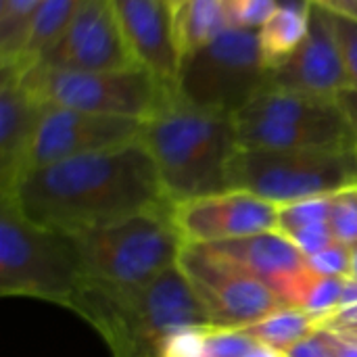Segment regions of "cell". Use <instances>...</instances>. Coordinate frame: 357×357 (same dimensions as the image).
Wrapping results in <instances>:
<instances>
[{
    "mask_svg": "<svg viewBox=\"0 0 357 357\" xmlns=\"http://www.w3.org/2000/svg\"><path fill=\"white\" fill-rule=\"evenodd\" d=\"M0 197H13L31 222L69 234L172 203L142 140L31 169L13 195Z\"/></svg>",
    "mask_w": 357,
    "mask_h": 357,
    "instance_id": "cell-1",
    "label": "cell"
},
{
    "mask_svg": "<svg viewBox=\"0 0 357 357\" xmlns=\"http://www.w3.org/2000/svg\"><path fill=\"white\" fill-rule=\"evenodd\" d=\"M67 310L102 337L111 357H163L176 331L209 324L178 266L138 289L84 278Z\"/></svg>",
    "mask_w": 357,
    "mask_h": 357,
    "instance_id": "cell-2",
    "label": "cell"
},
{
    "mask_svg": "<svg viewBox=\"0 0 357 357\" xmlns=\"http://www.w3.org/2000/svg\"><path fill=\"white\" fill-rule=\"evenodd\" d=\"M140 140L174 205L230 190V167L241 149L232 117L174 98L144 121Z\"/></svg>",
    "mask_w": 357,
    "mask_h": 357,
    "instance_id": "cell-3",
    "label": "cell"
},
{
    "mask_svg": "<svg viewBox=\"0 0 357 357\" xmlns=\"http://www.w3.org/2000/svg\"><path fill=\"white\" fill-rule=\"evenodd\" d=\"M84 282L75 234L31 222L13 197H0V295L69 307Z\"/></svg>",
    "mask_w": 357,
    "mask_h": 357,
    "instance_id": "cell-4",
    "label": "cell"
},
{
    "mask_svg": "<svg viewBox=\"0 0 357 357\" xmlns=\"http://www.w3.org/2000/svg\"><path fill=\"white\" fill-rule=\"evenodd\" d=\"M75 238L84 278L115 289H138L157 280L178 266L186 245L174 220V203L79 232Z\"/></svg>",
    "mask_w": 357,
    "mask_h": 357,
    "instance_id": "cell-5",
    "label": "cell"
},
{
    "mask_svg": "<svg viewBox=\"0 0 357 357\" xmlns=\"http://www.w3.org/2000/svg\"><path fill=\"white\" fill-rule=\"evenodd\" d=\"M241 149H349L351 123L337 98L268 86L234 117Z\"/></svg>",
    "mask_w": 357,
    "mask_h": 357,
    "instance_id": "cell-6",
    "label": "cell"
},
{
    "mask_svg": "<svg viewBox=\"0 0 357 357\" xmlns=\"http://www.w3.org/2000/svg\"><path fill=\"white\" fill-rule=\"evenodd\" d=\"M268 86L270 69L261 59L257 29L228 27L180 61L174 94L197 109L234 117Z\"/></svg>",
    "mask_w": 357,
    "mask_h": 357,
    "instance_id": "cell-7",
    "label": "cell"
},
{
    "mask_svg": "<svg viewBox=\"0 0 357 357\" xmlns=\"http://www.w3.org/2000/svg\"><path fill=\"white\" fill-rule=\"evenodd\" d=\"M356 182L357 146L238 149L230 167V190H247L274 205L326 197Z\"/></svg>",
    "mask_w": 357,
    "mask_h": 357,
    "instance_id": "cell-8",
    "label": "cell"
},
{
    "mask_svg": "<svg viewBox=\"0 0 357 357\" xmlns=\"http://www.w3.org/2000/svg\"><path fill=\"white\" fill-rule=\"evenodd\" d=\"M21 77L44 105L140 121L151 119L176 98L142 67L77 71L36 65Z\"/></svg>",
    "mask_w": 357,
    "mask_h": 357,
    "instance_id": "cell-9",
    "label": "cell"
},
{
    "mask_svg": "<svg viewBox=\"0 0 357 357\" xmlns=\"http://www.w3.org/2000/svg\"><path fill=\"white\" fill-rule=\"evenodd\" d=\"M178 268L213 326L247 328L287 307L272 287L211 245L186 243Z\"/></svg>",
    "mask_w": 357,
    "mask_h": 357,
    "instance_id": "cell-10",
    "label": "cell"
},
{
    "mask_svg": "<svg viewBox=\"0 0 357 357\" xmlns=\"http://www.w3.org/2000/svg\"><path fill=\"white\" fill-rule=\"evenodd\" d=\"M142 128L144 121L140 119L98 115L46 105L29 155L27 174L31 169L59 161L126 146L140 140Z\"/></svg>",
    "mask_w": 357,
    "mask_h": 357,
    "instance_id": "cell-11",
    "label": "cell"
},
{
    "mask_svg": "<svg viewBox=\"0 0 357 357\" xmlns=\"http://www.w3.org/2000/svg\"><path fill=\"white\" fill-rule=\"evenodd\" d=\"M38 65L77 71L138 67L123 38L113 0H84L63 36Z\"/></svg>",
    "mask_w": 357,
    "mask_h": 357,
    "instance_id": "cell-12",
    "label": "cell"
},
{
    "mask_svg": "<svg viewBox=\"0 0 357 357\" xmlns=\"http://www.w3.org/2000/svg\"><path fill=\"white\" fill-rule=\"evenodd\" d=\"M174 220L186 243L220 245L276 230L278 205L247 190H224L174 205Z\"/></svg>",
    "mask_w": 357,
    "mask_h": 357,
    "instance_id": "cell-13",
    "label": "cell"
},
{
    "mask_svg": "<svg viewBox=\"0 0 357 357\" xmlns=\"http://www.w3.org/2000/svg\"><path fill=\"white\" fill-rule=\"evenodd\" d=\"M270 86L320 98H337L351 88L339 40L322 8L314 6L303 44L282 67L270 73Z\"/></svg>",
    "mask_w": 357,
    "mask_h": 357,
    "instance_id": "cell-14",
    "label": "cell"
},
{
    "mask_svg": "<svg viewBox=\"0 0 357 357\" xmlns=\"http://www.w3.org/2000/svg\"><path fill=\"white\" fill-rule=\"evenodd\" d=\"M123 38L138 67L176 92L180 54L174 42L172 10L165 0H113ZM176 96V94H174Z\"/></svg>",
    "mask_w": 357,
    "mask_h": 357,
    "instance_id": "cell-15",
    "label": "cell"
},
{
    "mask_svg": "<svg viewBox=\"0 0 357 357\" xmlns=\"http://www.w3.org/2000/svg\"><path fill=\"white\" fill-rule=\"evenodd\" d=\"M44 111L21 75L0 73V195H13L25 178Z\"/></svg>",
    "mask_w": 357,
    "mask_h": 357,
    "instance_id": "cell-16",
    "label": "cell"
},
{
    "mask_svg": "<svg viewBox=\"0 0 357 357\" xmlns=\"http://www.w3.org/2000/svg\"><path fill=\"white\" fill-rule=\"evenodd\" d=\"M211 247L272 287L291 307L301 282L310 274L307 257L278 230H268Z\"/></svg>",
    "mask_w": 357,
    "mask_h": 357,
    "instance_id": "cell-17",
    "label": "cell"
},
{
    "mask_svg": "<svg viewBox=\"0 0 357 357\" xmlns=\"http://www.w3.org/2000/svg\"><path fill=\"white\" fill-rule=\"evenodd\" d=\"M82 2L84 0H42L25 29L19 50L15 56L0 63V73L25 75L33 69L50 46L63 36Z\"/></svg>",
    "mask_w": 357,
    "mask_h": 357,
    "instance_id": "cell-18",
    "label": "cell"
},
{
    "mask_svg": "<svg viewBox=\"0 0 357 357\" xmlns=\"http://www.w3.org/2000/svg\"><path fill=\"white\" fill-rule=\"evenodd\" d=\"M312 10L314 6L307 0H287L280 2L261 23L257 40L261 59L270 73L282 67L303 44L312 25Z\"/></svg>",
    "mask_w": 357,
    "mask_h": 357,
    "instance_id": "cell-19",
    "label": "cell"
},
{
    "mask_svg": "<svg viewBox=\"0 0 357 357\" xmlns=\"http://www.w3.org/2000/svg\"><path fill=\"white\" fill-rule=\"evenodd\" d=\"M276 230L284 234L305 257L331 247L335 238L328 226V195L278 205Z\"/></svg>",
    "mask_w": 357,
    "mask_h": 357,
    "instance_id": "cell-20",
    "label": "cell"
},
{
    "mask_svg": "<svg viewBox=\"0 0 357 357\" xmlns=\"http://www.w3.org/2000/svg\"><path fill=\"white\" fill-rule=\"evenodd\" d=\"M257 343L241 328L199 324L176 331L163 357H247Z\"/></svg>",
    "mask_w": 357,
    "mask_h": 357,
    "instance_id": "cell-21",
    "label": "cell"
},
{
    "mask_svg": "<svg viewBox=\"0 0 357 357\" xmlns=\"http://www.w3.org/2000/svg\"><path fill=\"white\" fill-rule=\"evenodd\" d=\"M228 27L222 0H186L172 10V29L180 61L213 42Z\"/></svg>",
    "mask_w": 357,
    "mask_h": 357,
    "instance_id": "cell-22",
    "label": "cell"
},
{
    "mask_svg": "<svg viewBox=\"0 0 357 357\" xmlns=\"http://www.w3.org/2000/svg\"><path fill=\"white\" fill-rule=\"evenodd\" d=\"M320 328V320L314 318L312 314L299 310V307H282L270 316H266L264 320L241 328L245 331L255 343L278 351V354H287L291 347H295L297 343H301L305 337H310L314 331Z\"/></svg>",
    "mask_w": 357,
    "mask_h": 357,
    "instance_id": "cell-23",
    "label": "cell"
},
{
    "mask_svg": "<svg viewBox=\"0 0 357 357\" xmlns=\"http://www.w3.org/2000/svg\"><path fill=\"white\" fill-rule=\"evenodd\" d=\"M345 280L347 278L320 276V274L312 272V268H310L307 278L301 282V287L293 299V307H299L322 322L324 318H328L331 314H335L341 307Z\"/></svg>",
    "mask_w": 357,
    "mask_h": 357,
    "instance_id": "cell-24",
    "label": "cell"
},
{
    "mask_svg": "<svg viewBox=\"0 0 357 357\" xmlns=\"http://www.w3.org/2000/svg\"><path fill=\"white\" fill-rule=\"evenodd\" d=\"M42 0H0V63L15 56Z\"/></svg>",
    "mask_w": 357,
    "mask_h": 357,
    "instance_id": "cell-25",
    "label": "cell"
},
{
    "mask_svg": "<svg viewBox=\"0 0 357 357\" xmlns=\"http://www.w3.org/2000/svg\"><path fill=\"white\" fill-rule=\"evenodd\" d=\"M328 226L335 243L354 249L357 245V182L328 195Z\"/></svg>",
    "mask_w": 357,
    "mask_h": 357,
    "instance_id": "cell-26",
    "label": "cell"
},
{
    "mask_svg": "<svg viewBox=\"0 0 357 357\" xmlns=\"http://www.w3.org/2000/svg\"><path fill=\"white\" fill-rule=\"evenodd\" d=\"M280 0H222L230 27L259 29Z\"/></svg>",
    "mask_w": 357,
    "mask_h": 357,
    "instance_id": "cell-27",
    "label": "cell"
},
{
    "mask_svg": "<svg viewBox=\"0 0 357 357\" xmlns=\"http://www.w3.org/2000/svg\"><path fill=\"white\" fill-rule=\"evenodd\" d=\"M326 13V10H324ZM328 15V21H331V27L339 40V46H341V54H343V61H345V69H347V75H349V84L351 88L357 90V21L351 19H345V17H337V15Z\"/></svg>",
    "mask_w": 357,
    "mask_h": 357,
    "instance_id": "cell-28",
    "label": "cell"
},
{
    "mask_svg": "<svg viewBox=\"0 0 357 357\" xmlns=\"http://www.w3.org/2000/svg\"><path fill=\"white\" fill-rule=\"evenodd\" d=\"M307 264L312 272L320 276H337V278H349L351 274V249L333 243L324 251L307 257Z\"/></svg>",
    "mask_w": 357,
    "mask_h": 357,
    "instance_id": "cell-29",
    "label": "cell"
},
{
    "mask_svg": "<svg viewBox=\"0 0 357 357\" xmlns=\"http://www.w3.org/2000/svg\"><path fill=\"white\" fill-rule=\"evenodd\" d=\"M282 357H341V341L328 328H318Z\"/></svg>",
    "mask_w": 357,
    "mask_h": 357,
    "instance_id": "cell-30",
    "label": "cell"
},
{
    "mask_svg": "<svg viewBox=\"0 0 357 357\" xmlns=\"http://www.w3.org/2000/svg\"><path fill=\"white\" fill-rule=\"evenodd\" d=\"M307 2L331 15L357 21V0H307Z\"/></svg>",
    "mask_w": 357,
    "mask_h": 357,
    "instance_id": "cell-31",
    "label": "cell"
},
{
    "mask_svg": "<svg viewBox=\"0 0 357 357\" xmlns=\"http://www.w3.org/2000/svg\"><path fill=\"white\" fill-rule=\"evenodd\" d=\"M337 102L341 105L343 113L347 115V119H349V123H351V130H354V136H356L357 142V90H354V88L343 90V92L337 96Z\"/></svg>",
    "mask_w": 357,
    "mask_h": 357,
    "instance_id": "cell-32",
    "label": "cell"
},
{
    "mask_svg": "<svg viewBox=\"0 0 357 357\" xmlns=\"http://www.w3.org/2000/svg\"><path fill=\"white\" fill-rule=\"evenodd\" d=\"M339 341H341V357H357L356 341H349V339H343V337H339Z\"/></svg>",
    "mask_w": 357,
    "mask_h": 357,
    "instance_id": "cell-33",
    "label": "cell"
},
{
    "mask_svg": "<svg viewBox=\"0 0 357 357\" xmlns=\"http://www.w3.org/2000/svg\"><path fill=\"white\" fill-rule=\"evenodd\" d=\"M247 357H282V354H278V351H272V349H268V347H264V345H255L253 347V351L249 354Z\"/></svg>",
    "mask_w": 357,
    "mask_h": 357,
    "instance_id": "cell-34",
    "label": "cell"
},
{
    "mask_svg": "<svg viewBox=\"0 0 357 357\" xmlns=\"http://www.w3.org/2000/svg\"><path fill=\"white\" fill-rule=\"evenodd\" d=\"M349 276L357 280V245L351 249V274Z\"/></svg>",
    "mask_w": 357,
    "mask_h": 357,
    "instance_id": "cell-35",
    "label": "cell"
},
{
    "mask_svg": "<svg viewBox=\"0 0 357 357\" xmlns=\"http://www.w3.org/2000/svg\"><path fill=\"white\" fill-rule=\"evenodd\" d=\"M167 2V6H169V10H174L176 6H180L182 2H186V0H165Z\"/></svg>",
    "mask_w": 357,
    "mask_h": 357,
    "instance_id": "cell-36",
    "label": "cell"
},
{
    "mask_svg": "<svg viewBox=\"0 0 357 357\" xmlns=\"http://www.w3.org/2000/svg\"><path fill=\"white\" fill-rule=\"evenodd\" d=\"M349 341H351V339H349ZM356 343H357V341H356Z\"/></svg>",
    "mask_w": 357,
    "mask_h": 357,
    "instance_id": "cell-37",
    "label": "cell"
}]
</instances>
